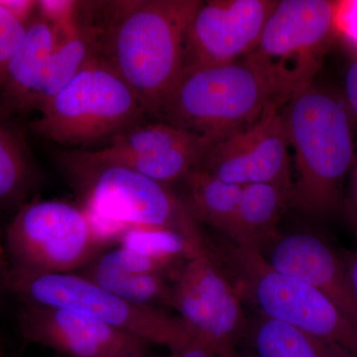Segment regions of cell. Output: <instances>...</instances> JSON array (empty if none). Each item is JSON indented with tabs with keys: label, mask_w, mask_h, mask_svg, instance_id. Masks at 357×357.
Instances as JSON below:
<instances>
[{
	"label": "cell",
	"mask_w": 357,
	"mask_h": 357,
	"mask_svg": "<svg viewBox=\"0 0 357 357\" xmlns=\"http://www.w3.org/2000/svg\"><path fill=\"white\" fill-rule=\"evenodd\" d=\"M202 0H121L105 4L96 31L98 54L157 116L184 72L188 26Z\"/></svg>",
	"instance_id": "obj_1"
},
{
	"label": "cell",
	"mask_w": 357,
	"mask_h": 357,
	"mask_svg": "<svg viewBox=\"0 0 357 357\" xmlns=\"http://www.w3.org/2000/svg\"><path fill=\"white\" fill-rule=\"evenodd\" d=\"M299 88L292 77L249 54L229 64L184 70L156 117L217 143L267 110L283 107Z\"/></svg>",
	"instance_id": "obj_2"
},
{
	"label": "cell",
	"mask_w": 357,
	"mask_h": 357,
	"mask_svg": "<svg viewBox=\"0 0 357 357\" xmlns=\"http://www.w3.org/2000/svg\"><path fill=\"white\" fill-rule=\"evenodd\" d=\"M295 152L296 178L290 206L314 218L337 210L354 163V123L340 91L312 82L301 86L281 109Z\"/></svg>",
	"instance_id": "obj_3"
},
{
	"label": "cell",
	"mask_w": 357,
	"mask_h": 357,
	"mask_svg": "<svg viewBox=\"0 0 357 357\" xmlns=\"http://www.w3.org/2000/svg\"><path fill=\"white\" fill-rule=\"evenodd\" d=\"M38 110L32 130L64 146L109 142L146 115L135 93L100 55Z\"/></svg>",
	"instance_id": "obj_4"
},
{
	"label": "cell",
	"mask_w": 357,
	"mask_h": 357,
	"mask_svg": "<svg viewBox=\"0 0 357 357\" xmlns=\"http://www.w3.org/2000/svg\"><path fill=\"white\" fill-rule=\"evenodd\" d=\"M70 170L84 192V210L103 244L119 241L133 227L172 229L199 244H210L188 204L168 185L122 167L70 163Z\"/></svg>",
	"instance_id": "obj_5"
},
{
	"label": "cell",
	"mask_w": 357,
	"mask_h": 357,
	"mask_svg": "<svg viewBox=\"0 0 357 357\" xmlns=\"http://www.w3.org/2000/svg\"><path fill=\"white\" fill-rule=\"evenodd\" d=\"M260 314L300 328L344 357H357V326L318 289L277 271L260 251L227 243L215 251Z\"/></svg>",
	"instance_id": "obj_6"
},
{
	"label": "cell",
	"mask_w": 357,
	"mask_h": 357,
	"mask_svg": "<svg viewBox=\"0 0 357 357\" xmlns=\"http://www.w3.org/2000/svg\"><path fill=\"white\" fill-rule=\"evenodd\" d=\"M0 290L13 294L23 305L79 310L148 344L170 351L196 335L178 317L128 302L81 274L29 273L6 267Z\"/></svg>",
	"instance_id": "obj_7"
},
{
	"label": "cell",
	"mask_w": 357,
	"mask_h": 357,
	"mask_svg": "<svg viewBox=\"0 0 357 357\" xmlns=\"http://www.w3.org/2000/svg\"><path fill=\"white\" fill-rule=\"evenodd\" d=\"M102 245L84 208L56 199L20 206L4 243L10 267L38 274L74 273Z\"/></svg>",
	"instance_id": "obj_8"
},
{
	"label": "cell",
	"mask_w": 357,
	"mask_h": 357,
	"mask_svg": "<svg viewBox=\"0 0 357 357\" xmlns=\"http://www.w3.org/2000/svg\"><path fill=\"white\" fill-rule=\"evenodd\" d=\"M217 258L211 248L183 264L172 285L171 307L218 357H236L248 324L241 293Z\"/></svg>",
	"instance_id": "obj_9"
},
{
	"label": "cell",
	"mask_w": 357,
	"mask_h": 357,
	"mask_svg": "<svg viewBox=\"0 0 357 357\" xmlns=\"http://www.w3.org/2000/svg\"><path fill=\"white\" fill-rule=\"evenodd\" d=\"M335 14L332 0H278L250 55L300 86L312 83L337 40Z\"/></svg>",
	"instance_id": "obj_10"
},
{
	"label": "cell",
	"mask_w": 357,
	"mask_h": 357,
	"mask_svg": "<svg viewBox=\"0 0 357 357\" xmlns=\"http://www.w3.org/2000/svg\"><path fill=\"white\" fill-rule=\"evenodd\" d=\"M281 109L267 110L248 128L218 141L199 168L229 184H272L292 195L290 145Z\"/></svg>",
	"instance_id": "obj_11"
},
{
	"label": "cell",
	"mask_w": 357,
	"mask_h": 357,
	"mask_svg": "<svg viewBox=\"0 0 357 357\" xmlns=\"http://www.w3.org/2000/svg\"><path fill=\"white\" fill-rule=\"evenodd\" d=\"M277 0L202 1L188 26L184 70L229 64L255 50Z\"/></svg>",
	"instance_id": "obj_12"
},
{
	"label": "cell",
	"mask_w": 357,
	"mask_h": 357,
	"mask_svg": "<svg viewBox=\"0 0 357 357\" xmlns=\"http://www.w3.org/2000/svg\"><path fill=\"white\" fill-rule=\"evenodd\" d=\"M18 328L27 342L69 357H148L149 345L70 307L23 305Z\"/></svg>",
	"instance_id": "obj_13"
},
{
	"label": "cell",
	"mask_w": 357,
	"mask_h": 357,
	"mask_svg": "<svg viewBox=\"0 0 357 357\" xmlns=\"http://www.w3.org/2000/svg\"><path fill=\"white\" fill-rule=\"evenodd\" d=\"M262 255L277 271L318 289L357 326V298L344 257L321 236L306 231L278 236Z\"/></svg>",
	"instance_id": "obj_14"
},
{
	"label": "cell",
	"mask_w": 357,
	"mask_h": 357,
	"mask_svg": "<svg viewBox=\"0 0 357 357\" xmlns=\"http://www.w3.org/2000/svg\"><path fill=\"white\" fill-rule=\"evenodd\" d=\"M57 44V32L53 26L36 13L9 62L6 81L0 89V119L31 112L33 96Z\"/></svg>",
	"instance_id": "obj_15"
},
{
	"label": "cell",
	"mask_w": 357,
	"mask_h": 357,
	"mask_svg": "<svg viewBox=\"0 0 357 357\" xmlns=\"http://www.w3.org/2000/svg\"><path fill=\"white\" fill-rule=\"evenodd\" d=\"M291 192L272 184L244 185L231 234L227 241L263 252L279 236L282 213L291 203Z\"/></svg>",
	"instance_id": "obj_16"
},
{
	"label": "cell",
	"mask_w": 357,
	"mask_h": 357,
	"mask_svg": "<svg viewBox=\"0 0 357 357\" xmlns=\"http://www.w3.org/2000/svg\"><path fill=\"white\" fill-rule=\"evenodd\" d=\"M241 345L237 357H344L300 328L262 314L248 326Z\"/></svg>",
	"instance_id": "obj_17"
},
{
	"label": "cell",
	"mask_w": 357,
	"mask_h": 357,
	"mask_svg": "<svg viewBox=\"0 0 357 357\" xmlns=\"http://www.w3.org/2000/svg\"><path fill=\"white\" fill-rule=\"evenodd\" d=\"M83 276L122 299L154 307L171 306L172 285L163 273H135L119 265L112 250L100 252L84 267Z\"/></svg>",
	"instance_id": "obj_18"
},
{
	"label": "cell",
	"mask_w": 357,
	"mask_h": 357,
	"mask_svg": "<svg viewBox=\"0 0 357 357\" xmlns=\"http://www.w3.org/2000/svg\"><path fill=\"white\" fill-rule=\"evenodd\" d=\"M184 183L185 202L194 217L229 238L243 187L220 180L201 168L192 171Z\"/></svg>",
	"instance_id": "obj_19"
},
{
	"label": "cell",
	"mask_w": 357,
	"mask_h": 357,
	"mask_svg": "<svg viewBox=\"0 0 357 357\" xmlns=\"http://www.w3.org/2000/svg\"><path fill=\"white\" fill-rule=\"evenodd\" d=\"M98 54L96 35L89 23H82L64 38L58 41L51 54L36 93L31 110H38L69 83L84 66Z\"/></svg>",
	"instance_id": "obj_20"
},
{
	"label": "cell",
	"mask_w": 357,
	"mask_h": 357,
	"mask_svg": "<svg viewBox=\"0 0 357 357\" xmlns=\"http://www.w3.org/2000/svg\"><path fill=\"white\" fill-rule=\"evenodd\" d=\"M0 119V211L20 210L36 182L29 150L21 134Z\"/></svg>",
	"instance_id": "obj_21"
},
{
	"label": "cell",
	"mask_w": 357,
	"mask_h": 357,
	"mask_svg": "<svg viewBox=\"0 0 357 357\" xmlns=\"http://www.w3.org/2000/svg\"><path fill=\"white\" fill-rule=\"evenodd\" d=\"M117 241L121 248L173 263L192 259L213 248L211 245L196 243L175 230L160 227H129Z\"/></svg>",
	"instance_id": "obj_22"
},
{
	"label": "cell",
	"mask_w": 357,
	"mask_h": 357,
	"mask_svg": "<svg viewBox=\"0 0 357 357\" xmlns=\"http://www.w3.org/2000/svg\"><path fill=\"white\" fill-rule=\"evenodd\" d=\"M26 27L0 7V89L3 86L9 62L22 42Z\"/></svg>",
	"instance_id": "obj_23"
},
{
	"label": "cell",
	"mask_w": 357,
	"mask_h": 357,
	"mask_svg": "<svg viewBox=\"0 0 357 357\" xmlns=\"http://www.w3.org/2000/svg\"><path fill=\"white\" fill-rule=\"evenodd\" d=\"M115 259L121 267L128 271L135 273H163L165 274L169 268L173 266L174 263L158 258L141 255L136 251L117 246L112 250Z\"/></svg>",
	"instance_id": "obj_24"
},
{
	"label": "cell",
	"mask_w": 357,
	"mask_h": 357,
	"mask_svg": "<svg viewBox=\"0 0 357 357\" xmlns=\"http://www.w3.org/2000/svg\"><path fill=\"white\" fill-rule=\"evenodd\" d=\"M337 39L351 52V57L357 55V0L337 1L335 14Z\"/></svg>",
	"instance_id": "obj_25"
},
{
	"label": "cell",
	"mask_w": 357,
	"mask_h": 357,
	"mask_svg": "<svg viewBox=\"0 0 357 357\" xmlns=\"http://www.w3.org/2000/svg\"><path fill=\"white\" fill-rule=\"evenodd\" d=\"M340 93L354 123H357V55L351 57L347 66Z\"/></svg>",
	"instance_id": "obj_26"
},
{
	"label": "cell",
	"mask_w": 357,
	"mask_h": 357,
	"mask_svg": "<svg viewBox=\"0 0 357 357\" xmlns=\"http://www.w3.org/2000/svg\"><path fill=\"white\" fill-rule=\"evenodd\" d=\"M0 7L25 27L37 13V1L34 0H0Z\"/></svg>",
	"instance_id": "obj_27"
},
{
	"label": "cell",
	"mask_w": 357,
	"mask_h": 357,
	"mask_svg": "<svg viewBox=\"0 0 357 357\" xmlns=\"http://www.w3.org/2000/svg\"><path fill=\"white\" fill-rule=\"evenodd\" d=\"M168 357H218L210 345L197 335L178 349L170 351Z\"/></svg>",
	"instance_id": "obj_28"
},
{
	"label": "cell",
	"mask_w": 357,
	"mask_h": 357,
	"mask_svg": "<svg viewBox=\"0 0 357 357\" xmlns=\"http://www.w3.org/2000/svg\"><path fill=\"white\" fill-rule=\"evenodd\" d=\"M345 204L349 220L357 230V161L349 174V194Z\"/></svg>",
	"instance_id": "obj_29"
},
{
	"label": "cell",
	"mask_w": 357,
	"mask_h": 357,
	"mask_svg": "<svg viewBox=\"0 0 357 357\" xmlns=\"http://www.w3.org/2000/svg\"><path fill=\"white\" fill-rule=\"evenodd\" d=\"M344 260L351 287L357 298V251L344 257Z\"/></svg>",
	"instance_id": "obj_30"
},
{
	"label": "cell",
	"mask_w": 357,
	"mask_h": 357,
	"mask_svg": "<svg viewBox=\"0 0 357 357\" xmlns=\"http://www.w3.org/2000/svg\"><path fill=\"white\" fill-rule=\"evenodd\" d=\"M7 266V255L4 243L1 241L0 237V268H6Z\"/></svg>",
	"instance_id": "obj_31"
},
{
	"label": "cell",
	"mask_w": 357,
	"mask_h": 357,
	"mask_svg": "<svg viewBox=\"0 0 357 357\" xmlns=\"http://www.w3.org/2000/svg\"><path fill=\"white\" fill-rule=\"evenodd\" d=\"M0 357H6V345L1 337H0Z\"/></svg>",
	"instance_id": "obj_32"
}]
</instances>
